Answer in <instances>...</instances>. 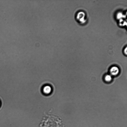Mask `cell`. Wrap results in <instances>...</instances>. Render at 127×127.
Masks as SVG:
<instances>
[{"label":"cell","instance_id":"obj_1","mask_svg":"<svg viewBox=\"0 0 127 127\" xmlns=\"http://www.w3.org/2000/svg\"><path fill=\"white\" fill-rule=\"evenodd\" d=\"M109 72L110 75L112 76H116L119 74L120 69L118 67L116 66L112 67L110 69Z\"/></svg>","mask_w":127,"mask_h":127},{"label":"cell","instance_id":"obj_2","mask_svg":"<svg viewBox=\"0 0 127 127\" xmlns=\"http://www.w3.org/2000/svg\"><path fill=\"white\" fill-rule=\"evenodd\" d=\"M85 14L83 12H79L76 14L75 16V18L76 20H77L78 22H84V19Z\"/></svg>","mask_w":127,"mask_h":127},{"label":"cell","instance_id":"obj_3","mask_svg":"<svg viewBox=\"0 0 127 127\" xmlns=\"http://www.w3.org/2000/svg\"><path fill=\"white\" fill-rule=\"evenodd\" d=\"M43 91L45 94L46 95L49 94L51 93L52 88L50 86H46L44 87Z\"/></svg>","mask_w":127,"mask_h":127},{"label":"cell","instance_id":"obj_4","mask_svg":"<svg viewBox=\"0 0 127 127\" xmlns=\"http://www.w3.org/2000/svg\"><path fill=\"white\" fill-rule=\"evenodd\" d=\"M104 79L106 82H111L112 79V76L110 75H107L105 76Z\"/></svg>","mask_w":127,"mask_h":127},{"label":"cell","instance_id":"obj_5","mask_svg":"<svg viewBox=\"0 0 127 127\" xmlns=\"http://www.w3.org/2000/svg\"><path fill=\"white\" fill-rule=\"evenodd\" d=\"M0 105H1V102H0Z\"/></svg>","mask_w":127,"mask_h":127}]
</instances>
